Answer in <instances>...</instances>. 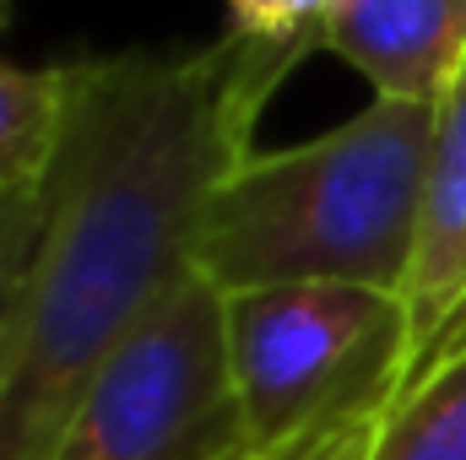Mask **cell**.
Listing matches in <instances>:
<instances>
[{"mask_svg":"<svg viewBox=\"0 0 466 460\" xmlns=\"http://www.w3.org/2000/svg\"><path fill=\"white\" fill-rule=\"evenodd\" d=\"M412 379L466 336V65L434 104V141L423 174V223L407 276ZM407 379V385H412Z\"/></svg>","mask_w":466,"mask_h":460,"instance_id":"obj_5","label":"cell"},{"mask_svg":"<svg viewBox=\"0 0 466 460\" xmlns=\"http://www.w3.org/2000/svg\"><path fill=\"white\" fill-rule=\"evenodd\" d=\"M385 412H390V406H385ZM385 412L348 417V423H337V428H320V434H309V439H299V445H288V450H277V455H255V460H363Z\"/></svg>","mask_w":466,"mask_h":460,"instance_id":"obj_11","label":"cell"},{"mask_svg":"<svg viewBox=\"0 0 466 460\" xmlns=\"http://www.w3.org/2000/svg\"><path fill=\"white\" fill-rule=\"evenodd\" d=\"M228 27L260 44H293V49H320L337 0H223Z\"/></svg>","mask_w":466,"mask_h":460,"instance_id":"obj_9","label":"cell"},{"mask_svg":"<svg viewBox=\"0 0 466 460\" xmlns=\"http://www.w3.org/2000/svg\"><path fill=\"white\" fill-rule=\"evenodd\" d=\"M228 374L255 455L385 412L412 379V331L396 293L288 282L223 293Z\"/></svg>","mask_w":466,"mask_h":460,"instance_id":"obj_3","label":"cell"},{"mask_svg":"<svg viewBox=\"0 0 466 460\" xmlns=\"http://www.w3.org/2000/svg\"><path fill=\"white\" fill-rule=\"evenodd\" d=\"M66 119V71L16 65L0 55V195L38 190L49 179Z\"/></svg>","mask_w":466,"mask_h":460,"instance_id":"obj_8","label":"cell"},{"mask_svg":"<svg viewBox=\"0 0 466 460\" xmlns=\"http://www.w3.org/2000/svg\"><path fill=\"white\" fill-rule=\"evenodd\" d=\"M44 460H255L228 374L223 293L196 265L104 363Z\"/></svg>","mask_w":466,"mask_h":460,"instance_id":"obj_4","label":"cell"},{"mask_svg":"<svg viewBox=\"0 0 466 460\" xmlns=\"http://www.w3.org/2000/svg\"><path fill=\"white\" fill-rule=\"evenodd\" d=\"M429 141L434 104L374 98L315 141L249 152L207 201L196 271L218 293L348 282L401 298L418 255Z\"/></svg>","mask_w":466,"mask_h":460,"instance_id":"obj_2","label":"cell"},{"mask_svg":"<svg viewBox=\"0 0 466 460\" xmlns=\"http://www.w3.org/2000/svg\"><path fill=\"white\" fill-rule=\"evenodd\" d=\"M38 228H44V185L0 195V346H5V331H11L33 249H38Z\"/></svg>","mask_w":466,"mask_h":460,"instance_id":"obj_10","label":"cell"},{"mask_svg":"<svg viewBox=\"0 0 466 460\" xmlns=\"http://www.w3.org/2000/svg\"><path fill=\"white\" fill-rule=\"evenodd\" d=\"M315 49L223 27L201 49L71 60L38 249L0 346V460H44L87 385L196 265L212 190Z\"/></svg>","mask_w":466,"mask_h":460,"instance_id":"obj_1","label":"cell"},{"mask_svg":"<svg viewBox=\"0 0 466 460\" xmlns=\"http://www.w3.org/2000/svg\"><path fill=\"white\" fill-rule=\"evenodd\" d=\"M363 460H466V336L390 401Z\"/></svg>","mask_w":466,"mask_h":460,"instance_id":"obj_7","label":"cell"},{"mask_svg":"<svg viewBox=\"0 0 466 460\" xmlns=\"http://www.w3.org/2000/svg\"><path fill=\"white\" fill-rule=\"evenodd\" d=\"M326 49L363 71L374 98L440 104L466 65V0H337Z\"/></svg>","mask_w":466,"mask_h":460,"instance_id":"obj_6","label":"cell"}]
</instances>
